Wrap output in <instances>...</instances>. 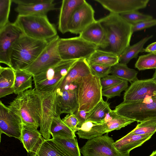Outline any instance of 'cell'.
I'll return each instance as SVG.
<instances>
[{
    "label": "cell",
    "instance_id": "obj_22",
    "mask_svg": "<svg viewBox=\"0 0 156 156\" xmlns=\"http://www.w3.org/2000/svg\"><path fill=\"white\" fill-rule=\"evenodd\" d=\"M79 36L85 40L97 46L98 49H102L105 46L106 34L98 20H96L87 27Z\"/></svg>",
    "mask_w": 156,
    "mask_h": 156
},
{
    "label": "cell",
    "instance_id": "obj_44",
    "mask_svg": "<svg viewBox=\"0 0 156 156\" xmlns=\"http://www.w3.org/2000/svg\"><path fill=\"white\" fill-rule=\"evenodd\" d=\"M89 112L84 110L78 109L74 113L79 122L77 129L80 127L83 123L87 121Z\"/></svg>",
    "mask_w": 156,
    "mask_h": 156
},
{
    "label": "cell",
    "instance_id": "obj_12",
    "mask_svg": "<svg viewBox=\"0 0 156 156\" xmlns=\"http://www.w3.org/2000/svg\"><path fill=\"white\" fill-rule=\"evenodd\" d=\"M156 96V81L153 78L138 80L132 82L126 90L123 101H138Z\"/></svg>",
    "mask_w": 156,
    "mask_h": 156
},
{
    "label": "cell",
    "instance_id": "obj_30",
    "mask_svg": "<svg viewBox=\"0 0 156 156\" xmlns=\"http://www.w3.org/2000/svg\"><path fill=\"white\" fill-rule=\"evenodd\" d=\"M138 72L128 67L126 65L118 63L111 66L110 73L122 80L131 83L138 80Z\"/></svg>",
    "mask_w": 156,
    "mask_h": 156
},
{
    "label": "cell",
    "instance_id": "obj_36",
    "mask_svg": "<svg viewBox=\"0 0 156 156\" xmlns=\"http://www.w3.org/2000/svg\"><path fill=\"white\" fill-rule=\"evenodd\" d=\"M156 132V121L149 120L138 124L129 133L136 135H145L154 133Z\"/></svg>",
    "mask_w": 156,
    "mask_h": 156
},
{
    "label": "cell",
    "instance_id": "obj_18",
    "mask_svg": "<svg viewBox=\"0 0 156 156\" xmlns=\"http://www.w3.org/2000/svg\"><path fill=\"white\" fill-rule=\"evenodd\" d=\"M77 89L72 90L63 87L58 88L55 90L59 115L64 113H73L79 109Z\"/></svg>",
    "mask_w": 156,
    "mask_h": 156
},
{
    "label": "cell",
    "instance_id": "obj_40",
    "mask_svg": "<svg viewBox=\"0 0 156 156\" xmlns=\"http://www.w3.org/2000/svg\"><path fill=\"white\" fill-rule=\"evenodd\" d=\"M89 65L92 73L100 79L106 76L110 73L111 66L97 64Z\"/></svg>",
    "mask_w": 156,
    "mask_h": 156
},
{
    "label": "cell",
    "instance_id": "obj_3",
    "mask_svg": "<svg viewBox=\"0 0 156 156\" xmlns=\"http://www.w3.org/2000/svg\"><path fill=\"white\" fill-rule=\"evenodd\" d=\"M8 107L21 118L23 123L37 128L40 126L41 99L35 88L17 94Z\"/></svg>",
    "mask_w": 156,
    "mask_h": 156
},
{
    "label": "cell",
    "instance_id": "obj_17",
    "mask_svg": "<svg viewBox=\"0 0 156 156\" xmlns=\"http://www.w3.org/2000/svg\"><path fill=\"white\" fill-rule=\"evenodd\" d=\"M111 13L117 14L146 7L149 0H95Z\"/></svg>",
    "mask_w": 156,
    "mask_h": 156
},
{
    "label": "cell",
    "instance_id": "obj_16",
    "mask_svg": "<svg viewBox=\"0 0 156 156\" xmlns=\"http://www.w3.org/2000/svg\"><path fill=\"white\" fill-rule=\"evenodd\" d=\"M17 5L14 10L20 15H46L49 12L57 9L53 0H12Z\"/></svg>",
    "mask_w": 156,
    "mask_h": 156
},
{
    "label": "cell",
    "instance_id": "obj_4",
    "mask_svg": "<svg viewBox=\"0 0 156 156\" xmlns=\"http://www.w3.org/2000/svg\"><path fill=\"white\" fill-rule=\"evenodd\" d=\"M14 23L23 34L33 38L48 41L57 35L55 26L46 15H18Z\"/></svg>",
    "mask_w": 156,
    "mask_h": 156
},
{
    "label": "cell",
    "instance_id": "obj_37",
    "mask_svg": "<svg viewBox=\"0 0 156 156\" xmlns=\"http://www.w3.org/2000/svg\"><path fill=\"white\" fill-rule=\"evenodd\" d=\"M119 15L124 20L132 25L144 21L153 19L152 16L142 14L138 11H132Z\"/></svg>",
    "mask_w": 156,
    "mask_h": 156
},
{
    "label": "cell",
    "instance_id": "obj_31",
    "mask_svg": "<svg viewBox=\"0 0 156 156\" xmlns=\"http://www.w3.org/2000/svg\"><path fill=\"white\" fill-rule=\"evenodd\" d=\"M50 131L52 137L55 136L67 138L76 137L75 133L63 122L59 115L55 116L53 119Z\"/></svg>",
    "mask_w": 156,
    "mask_h": 156
},
{
    "label": "cell",
    "instance_id": "obj_7",
    "mask_svg": "<svg viewBox=\"0 0 156 156\" xmlns=\"http://www.w3.org/2000/svg\"><path fill=\"white\" fill-rule=\"evenodd\" d=\"M114 110L120 116L138 122L156 121V96L138 101H123Z\"/></svg>",
    "mask_w": 156,
    "mask_h": 156
},
{
    "label": "cell",
    "instance_id": "obj_20",
    "mask_svg": "<svg viewBox=\"0 0 156 156\" xmlns=\"http://www.w3.org/2000/svg\"><path fill=\"white\" fill-rule=\"evenodd\" d=\"M85 0H63L62 1L58 22V28L62 34L68 31V26L76 9L85 2Z\"/></svg>",
    "mask_w": 156,
    "mask_h": 156
},
{
    "label": "cell",
    "instance_id": "obj_45",
    "mask_svg": "<svg viewBox=\"0 0 156 156\" xmlns=\"http://www.w3.org/2000/svg\"><path fill=\"white\" fill-rule=\"evenodd\" d=\"M142 51L149 53L156 52V41L149 45L146 48L144 49Z\"/></svg>",
    "mask_w": 156,
    "mask_h": 156
},
{
    "label": "cell",
    "instance_id": "obj_13",
    "mask_svg": "<svg viewBox=\"0 0 156 156\" xmlns=\"http://www.w3.org/2000/svg\"><path fill=\"white\" fill-rule=\"evenodd\" d=\"M23 122L21 118L0 101V134L21 140Z\"/></svg>",
    "mask_w": 156,
    "mask_h": 156
},
{
    "label": "cell",
    "instance_id": "obj_26",
    "mask_svg": "<svg viewBox=\"0 0 156 156\" xmlns=\"http://www.w3.org/2000/svg\"><path fill=\"white\" fill-rule=\"evenodd\" d=\"M89 64L112 66L119 62V56L111 52L96 50L87 60Z\"/></svg>",
    "mask_w": 156,
    "mask_h": 156
},
{
    "label": "cell",
    "instance_id": "obj_46",
    "mask_svg": "<svg viewBox=\"0 0 156 156\" xmlns=\"http://www.w3.org/2000/svg\"><path fill=\"white\" fill-rule=\"evenodd\" d=\"M152 78L156 81V69H155V72L153 75Z\"/></svg>",
    "mask_w": 156,
    "mask_h": 156
},
{
    "label": "cell",
    "instance_id": "obj_9",
    "mask_svg": "<svg viewBox=\"0 0 156 156\" xmlns=\"http://www.w3.org/2000/svg\"><path fill=\"white\" fill-rule=\"evenodd\" d=\"M36 90L41 99L39 131L44 139L48 140L50 139V128L53 119L57 115H60L57 109L56 91L55 90L44 91Z\"/></svg>",
    "mask_w": 156,
    "mask_h": 156
},
{
    "label": "cell",
    "instance_id": "obj_14",
    "mask_svg": "<svg viewBox=\"0 0 156 156\" xmlns=\"http://www.w3.org/2000/svg\"><path fill=\"white\" fill-rule=\"evenodd\" d=\"M94 12L92 6L85 1L74 12L68 24V32L80 34L96 20Z\"/></svg>",
    "mask_w": 156,
    "mask_h": 156
},
{
    "label": "cell",
    "instance_id": "obj_39",
    "mask_svg": "<svg viewBox=\"0 0 156 156\" xmlns=\"http://www.w3.org/2000/svg\"><path fill=\"white\" fill-rule=\"evenodd\" d=\"M128 87V81L123 80L121 83L115 86L102 90V95L106 97L108 100L115 96H120L121 93L126 90Z\"/></svg>",
    "mask_w": 156,
    "mask_h": 156
},
{
    "label": "cell",
    "instance_id": "obj_27",
    "mask_svg": "<svg viewBox=\"0 0 156 156\" xmlns=\"http://www.w3.org/2000/svg\"><path fill=\"white\" fill-rule=\"evenodd\" d=\"M76 137L67 138L55 136L52 139L68 156H81L80 149Z\"/></svg>",
    "mask_w": 156,
    "mask_h": 156
},
{
    "label": "cell",
    "instance_id": "obj_8",
    "mask_svg": "<svg viewBox=\"0 0 156 156\" xmlns=\"http://www.w3.org/2000/svg\"><path fill=\"white\" fill-rule=\"evenodd\" d=\"M58 51L62 60L84 58L87 60L98 47L80 37L59 38Z\"/></svg>",
    "mask_w": 156,
    "mask_h": 156
},
{
    "label": "cell",
    "instance_id": "obj_6",
    "mask_svg": "<svg viewBox=\"0 0 156 156\" xmlns=\"http://www.w3.org/2000/svg\"><path fill=\"white\" fill-rule=\"evenodd\" d=\"M78 60H62L45 71L33 76L35 88L44 91L55 90Z\"/></svg>",
    "mask_w": 156,
    "mask_h": 156
},
{
    "label": "cell",
    "instance_id": "obj_29",
    "mask_svg": "<svg viewBox=\"0 0 156 156\" xmlns=\"http://www.w3.org/2000/svg\"><path fill=\"white\" fill-rule=\"evenodd\" d=\"M15 79L14 83V92L18 94L28 89L32 88L33 75L22 70H15Z\"/></svg>",
    "mask_w": 156,
    "mask_h": 156
},
{
    "label": "cell",
    "instance_id": "obj_15",
    "mask_svg": "<svg viewBox=\"0 0 156 156\" xmlns=\"http://www.w3.org/2000/svg\"><path fill=\"white\" fill-rule=\"evenodd\" d=\"M23 34L14 23L9 22L0 30V62L11 67L9 55L15 41Z\"/></svg>",
    "mask_w": 156,
    "mask_h": 156
},
{
    "label": "cell",
    "instance_id": "obj_24",
    "mask_svg": "<svg viewBox=\"0 0 156 156\" xmlns=\"http://www.w3.org/2000/svg\"><path fill=\"white\" fill-rule=\"evenodd\" d=\"M107 133L105 123H98L87 121L77 129L76 133L80 138L89 140Z\"/></svg>",
    "mask_w": 156,
    "mask_h": 156
},
{
    "label": "cell",
    "instance_id": "obj_25",
    "mask_svg": "<svg viewBox=\"0 0 156 156\" xmlns=\"http://www.w3.org/2000/svg\"><path fill=\"white\" fill-rule=\"evenodd\" d=\"M15 71L9 67L0 66V98L14 92Z\"/></svg>",
    "mask_w": 156,
    "mask_h": 156
},
{
    "label": "cell",
    "instance_id": "obj_41",
    "mask_svg": "<svg viewBox=\"0 0 156 156\" xmlns=\"http://www.w3.org/2000/svg\"><path fill=\"white\" fill-rule=\"evenodd\" d=\"M123 80L113 75H108L100 79L101 84L102 90L115 86L121 83Z\"/></svg>",
    "mask_w": 156,
    "mask_h": 156
},
{
    "label": "cell",
    "instance_id": "obj_5",
    "mask_svg": "<svg viewBox=\"0 0 156 156\" xmlns=\"http://www.w3.org/2000/svg\"><path fill=\"white\" fill-rule=\"evenodd\" d=\"M100 79L92 73L77 81L78 110L89 112L103 99Z\"/></svg>",
    "mask_w": 156,
    "mask_h": 156
},
{
    "label": "cell",
    "instance_id": "obj_43",
    "mask_svg": "<svg viewBox=\"0 0 156 156\" xmlns=\"http://www.w3.org/2000/svg\"><path fill=\"white\" fill-rule=\"evenodd\" d=\"M156 25V19L146 20L132 25L133 33L151 27Z\"/></svg>",
    "mask_w": 156,
    "mask_h": 156
},
{
    "label": "cell",
    "instance_id": "obj_32",
    "mask_svg": "<svg viewBox=\"0 0 156 156\" xmlns=\"http://www.w3.org/2000/svg\"><path fill=\"white\" fill-rule=\"evenodd\" d=\"M111 109L109 104L102 99L89 112L87 121L98 123H103L106 114Z\"/></svg>",
    "mask_w": 156,
    "mask_h": 156
},
{
    "label": "cell",
    "instance_id": "obj_28",
    "mask_svg": "<svg viewBox=\"0 0 156 156\" xmlns=\"http://www.w3.org/2000/svg\"><path fill=\"white\" fill-rule=\"evenodd\" d=\"M153 36L152 35L146 37L137 43L128 46L119 56V63L127 65L132 59L136 58L139 53L143 51L145 44Z\"/></svg>",
    "mask_w": 156,
    "mask_h": 156
},
{
    "label": "cell",
    "instance_id": "obj_21",
    "mask_svg": "<svg viewBox=\"0 0 156 156\" xmlns=\"http://www.w3.org/2000/svg\"><path fill=\"white\" fill-rule=\"evenodd\" d=\"M154 133L145 135H136L129 133L114 142V145L120 152L129 154L133 149L140 147L149 140Z\"/></svg>",
    "mask_w": 156,
    "mask_h": 156
},
{
    "label": "cell",
    "instance_id": "obj_10",
    "mask_svg": "<svg viewBox=\"0 0 156 156\" xmlns=\"http://www.w3.org/2000/svg\"><path fill=\"white\" fill-rule=\"evenodd\" d=\"M59 38L57 35L49 40L47 45L37 59L23 70L33 76L45 71L62 60L58 49Z\"/></svg>",
    "mask_w": 156,
    "mask_h": 156
},
{
    "label": "cell",
    "instance_id": "obj_35",
    "mask_svg": "<svg viewBox=\"0 0 156 156\" xmlns=\"http://www.w3.org/2000/svg\"><path fill=\"white\" fill-rule=\"evenodd\" d=\"M135 66L139 70L156 69V54L151 53L140 56Z\"/></svg>",
    "mask_w": 156,
    "mask_h": 156
},
{
    "label": "cell",
    "instance_id": "obj_11",
    "mask_svg": "<svg viewBox=\"0 0 156 156\" xmlns=\"http://www.w3.org/2000/svg\"><path fill=\"white\" fill-rule=\"evenodd\" d=\"M107 133L88 140L80 149L83 156H130L120 152L114 145V140Z\"/></svg>",
    "mask_w": 156,
    "mask_h": 156
},
{
    "label": "cell",
    "instance_id": "obj_38",
    "mask_svg": "<svg viewBox=\"0 0 156 156\" xmlns=\"http://www.w3.org/2000/svg\"><path fill=\"white\" fill-rule=\"evenodd\" d=\"M12 0H0V30L9 22V18Z\"/></svg>",
    "mask_w": 156,
    "mask_h": 156
},
{
    "label": "cell",
    "instance_id": "obj_33",
    "mask_svg": "<svg viewBox=\"0 0 156 156\" xmlns=\"http://www.w3.org/2000/svg\"><path fill=\"white\" fill-rule=\"evenodd\" d=\"M33 156H68L54 141L52 139L46 140Z\"/></svg>",
    "mask_w": 156,
    "mask_h": 156
},
{
    "label": "cell",
    "instance_id": "obj_42",
    "mask_svg": "<svg viewBox=\"0 0 156 156\" xmlns=\"http://www.w3.org/2000/svg\"><path fill=\"white\" fill-rule=\"evenodd\" d=\"M62 120L73 132L75 133L77 132V126L79 122L74 113L68 114Z\"/></svg>",
    "mask_w": 156,
    "mask_h": 156
},
{
    "label": "cell",
    "instance_id": "obj_34",
    "mask_svg": "<svg viewBox=\"0 0 156 156\" xmlns=\"http://www.w3.org/2000/svg\"><path fill=\"white\" fill-rule=\"evenodd\" d=\"M112 117L111 120L105 123L107 133L117 130L129 125L135 121L118 115L114 110L112 111Z\"/></svg>",
    "mask_w": 156,
    "mask_h": 156
},
{
    "label": "cell",
    "instance_id": "obj_2",
    "mask_svg": "<svg viewBox=\"0 0 156 156\" xmlns=\"http://www.w3.org/2000/svg\"><path fill=\"white\" fill-rule=\"evenodd\" d=\"M48 40L33 38L23 34L11 49V68L15 71L23 70L37 59L47 45Z\"/></svg>",
    "mask_w": 156,
    "mask_h": 156
},
{
    "label": "cell",
    "instance_id": "obj_23",
    "mask_svg": "<svg viewBox=\"0 0 156 156\" xmlns=\"http://www.w3.org/2000/svg\"><path fill=\"white\" fill-rule=\"evenodd\" d=\"M92 73V72L87 59L84 58L78 59L72 66L58 87L70 83H76L80 78Z\"/></svg>",
    "mask_w": 156,
    "mask_h": 156
},
{
    "label": "cell",
    "instance_id": "obj_1",
    "mask_svg": "<svg viewBox=\"0 0 156 156\" xmlns=\"http://www.w3.org/2000/svg\"><path fill=\"white\" fill-rule=\"evenodd\" d=\"M98 21L103 29L106 38L105 46L101 50L119 56L130 45L133 34L132 25L119 14L111 13Z\"/></svg>",
    "mask_w": 156,
    "mask_h": 156
},
{
    "label": "cell",
    "instance_id": "obj_47",
    "mask_svg": "<svg viewBox=\"0 0 156 156\" xmlns=\"http://www.w3.org/2000/svg\"><path fill=\"white\" fill-rule=\"evenodd\" d=\"M149 156H156V150L154 151Z\"/></svg>",
    "mask_w": 156,
    "mask_h": 156
},
{
    "label": "cell",
    "instance_id": "obj_48",
    "mask_svg": "<svg viewBox=\"0 0 156 156\" xmlns=\"http://www.w3.org/2000/svg\"><path fill=\"white\" fill-rule=\"evenodd\" d=\"M154 53H155L156 54V52H154Z\"/></svg>",
    "mask_w": 156,
    "mask_h": 156
},
{
    "label": "cell",
    "instance_id": "obj_19",
    "mask_svg": "<svg viewBox=\"0 0 156 156\" xmlns=\"http://www.w3.org/2000/svg\"><path fill=\"white\" fill-rule=\"evenodd\" d=\"M45 140L37 128L23 123L20 141L31 156L37 152Z\"/></svg>",
    "mask_w": 156,
    "mask_h": 156
}]
</instances>
